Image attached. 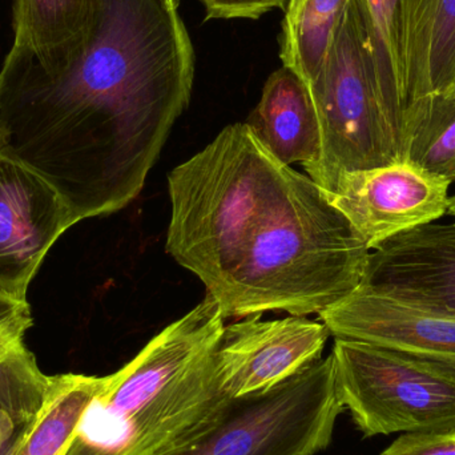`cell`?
Segmentation results:
<instances>
[{"mask_svg":"<svg viewBox=\"0 0 455 455\" xmlns=\"http://www.w3.org/2000/svg\"><path fill=\"white\" fill-rule=\"evenodd\" d=\"M453 196L455 197V194L453 195Z\"/></svg>","mask_w":455,"mask_h":455,"instance_id":"27","label":"cell"},{"mask_svg":"<svg viewBox=\"0 0 455 455\" xmlns=\"http://www.w3.org/2000/svg\"><path fill=\"white\" fill-rule=\"evenodd\" d=\"M165 3H168V4L176 5V7H179V4H180V0H164Z\"/></svg>","mask_w":455,"mask_h":455,"instance_id":"26","label":"cell"},{"mask_svg":"<svg viewBox=\"0 0 455 455\" xmlns=\"http://www.w3.org/2000/svg\"><path fill=\"white\" fill-rule=\"evenodd\" d=\"M106 377L58 374L34 419L21 427L3 455H60L71 440L96 395L106 387Z\"/></svg>","mask_w":455,"mask_h":455,"instance_id":"15","label":"cell"},{"mask_svg":"<svg viewBox=\"0 0 455 455\" xmlns=\"http://www.w3.org/2000/svg\"><path fill=\"white\" fill-rule=\"evenodd\" d=\"M15 422L0 408V455L7 451L8 446L12 443L16 430Z\"/></svg>","mask_w":455,"mask_h":455,"instance_id":"23","label":"cell"},{"mask_svg":"<svg viewBox=\"0 0 455 455\" xmlns=\"http://www.w3.org/2000/svg\"><path fill=\"white\" fill-rule=\"evenodd\" d=\"M342 411L331 355L267 392L228 401L203 435L165 455H315Z\"/></svg>","mask_w":455,"mask_h":455,"instance_id":"5","label":"cell"},{"mask_svg":"<svg viewBox=\"0 0 455 455\" xmlns=\"http://www.w3.org/2000/svg\"><path fill=\"white\" fill-rule=\"evenodd\" d=\"M321 128V155L304 168L331 192L347 172L405 162V114L382 95L357 0H347L315 79L307 85Z\"/></svg>","mask_w":455,"mask_h":455,"instance_id":"4","label":"cell"},{"mask_svg":"<svg viewBox=\"0 0 455 455\" xmlns=\"http://www.w3.org/2000/svg\"><path fill=\"white\" fill-rule=\"evenodd\" d=\"M259 317L226 326L216 347V376L228 400L267 392L323 358L331 336L323 323Z\"/></svg>","mask_w":455,"mask_h":455,"instance_id":"8","label":"cell"},{"mask_svg":"<svg viewBox=\"0 0 455 455\" xmlns=\"http://www.w3.org/2000/svg\"><path fill=\"white\" fill-rule=\"evenodd\" d=\"M406 108L455 85V0H401Z\"/></svg>","mask_w":455,"mask_h":455,"instance_id":"13","label":"cell"},{"mask_svg":"<svg viewBox=\"0 0 455 455\" xmlns=\"http://www.w3.org/2000/svg\"><path fill=\"white\" fill-rule=\"evenodd\" d=\"M371 68L382 95L406 112L401 61V0H357Z\"/></svg>","mask_w":455,"mask_h":455,"instance_id":"18","label":"cell"},{"mask_svg":"<svg viewBox=\"0 0 455 455\" xmlns=\"http://www.w3.org/2000/svg\"><path fill=\"white\" fill-rule=\"evenodd\" d=\"M50 376L40 371L35 355L24 344L0 360V408L16 427L28 424L42 408Z\"/></svg>","mask_w":455,"mask_h":455,"instance_id":"19","label":"cell"},{"mask_svg":"<svg viewBox=\"0 0 455 455\" xmlns=\"http://www.w3.org/2000/svg\"><path fill=\"white\" fill-rule=\"evenodd\" d=\"M195 51L164 0H91L82 44L45 72L13 52L0 71V154L63 199L75 224L143 191L191 99Z\"/></svg>","mask_w":455,"mask_h":455,"instance_id":"1","label":"cell"},{"mask_svg":"<svg viewBox=\"0 0 455 455\" xmlns=\"http://www.w3.org/2000/svg\"><path fill=\"white\" fill-rule=\"evenodd\" d=\"M381 455H455V432L408 433Z\"/></svg>","mask_w":455,"mask_h":455,"instance_id":"21","label":"cell"},{"mask_svg":"<svg viewBox=\"0 0 455 455\" xmlns=\"http://www.w3.org/2000/svg\"><path fill=\"white\" fill-rule=\"evenodd\" d=\"M72 226L58 192L26 165L0 154V296L27 301L45 254Z\"/></svg>","mask_w":455,"mask_h":455,"instance_id":"9","label":"cell"},{"mask_svg":"<svg viewBox=\"0 0 455 455\" xmlns=\"http://www.w3.org/2000/svg\"><path fill=\"white\" fill-rule=\"evenodd\" d=\"M347 0H304L299 12L283 21L280 40L283 66L305 84L317 76Z\"/></svg>","mask_w":455,"mask_h":455,"instance_id":"17","label":"cell"},{"mask_svg":"<svg viewBox=\"0 0 455 455\" xmlns=\"http://www.w3.org/2000/svg\"><path fill=\"white\" fill-rule=\"evenodd\" d=\"M165 251L200 278L224 318L320 313L363 280L371 249L307 175L245 123L168 175Z\"/></svg>","mask_w":455,"mask_h":455,"instance_id":"2","label":"cell"},{"mask_svg":"<svg viewBox=\"0 0 455 455\" xmlns=\"http://www.w3.org/2000/svg\"><path fill=\"white\" fill-rule=\"evenodd\" d=\"M337 395L365 437L455 432V374L387 347L336 339Z\"/></svg>","mask_w":455,"mask_h":455,"instance_id":"6","label":"cell"},{"mask_svg":"<svg viewBox=\"0 0 455 455\" xmlns=\"http://www.w3.org/2000/svg\"><path fill=\"white\" fill-rule=\"evenodd\" d=\"M259 143L283 164L307 168L321 155L317 109L304 80L283 66L270 75L245 123Z\"/></svg>","mask_w":455,"mask_h":455,"instance_id":"12","label":"cell"},{"mask_svg":"<svg viewBox=\"0 0 455 455\" xmlns=\"http://www.w3.org/2000/svg\"><path fill=\"white\" fill-rule=\"evenodd\" d=\"M91 0H13L11 50L45 72L63 67L84 39Z\"/></svg>","mask_w":455,"mask_h":455,"instance_id":"14","label":"cell"},{"mask_svg":"<svg viewBox=\"0 0 455 455\" xmlns=\"http://www.w3.org/2000/svg\"><path fill=\"white\" fill-rule=\"evenodd\" d=\"M451 183L409 162L342 173L326 192L368 248L435 223L448 213Z\"/></svg>","mask_w":455,"mask_h":455,"instance_id":"7","label":"cell"},{"mask_svg":"<svg viewBox=\"0 0 455 455\" xmlns=\"http://www.w3.org/2000/svg\"><path fill=\"white\" fill-rule=\"evenodd\" d=\"M449 215L454 216L455 218V197L451 196V203H449Z\"/></svg>","mask_w":455,"mask_h":455,"instance_id":"25","label":"cell"},{"mask_svg":"<svg viewBox=\"0 0 455 455\" xmlns=\"http://www.w3.org/2000/svg\"><path fill=\"white\" fill-rule=\"evenodd\" d=\"M360 288L455 317V223H430L369 254Z\"/></svg>","mask_w":455,"mask_h":455,"instance_id":"11","label":"cell"},{"mask_svg":"<svg viewBox=\"0 0 455 455\" xmlns=\"http://www.w3.org/2000/svg\"><path fill=\"white\" fill-rule=\"evenodd\" d=\"M31 325L28 302L13 301L0 296V360L24 344V334Z\"/></svg>","mask_w":455,"mask_h":455,"instance_id":"20","label":"cell"},{"mask_svg":"<svg viewBox=\"0 0 455 455\" xmlns=\"http://www.w3.org/2000/svg\"><path fill=\"white\" fill-rule=\"evenodd\" d=\"M205 19H259L275 8H286V0H200Z\"/></svg>","mask_w":455,"mask_h":455,"instance_id":"22","label":"cell"},{"mask_svg":"<svg viewBox=\"0 0 455 455\" xmlns=\"http://www.w3.org/2000/svg\"><path fill=\"white\" fill-rule=\"evenodd\" d=\"M405 139V162L455 183V85L406 108Z\"/></svg>","mask_w":455,"mask_h":455,"instance_id":"16","label":"cell"},{"mask_svg":"<svg viewBox=\"0 0 455 455\" xmlns=\"http://www.w3.org/2000/svg\"><path fill=\"white\" fill-rule=\"evenodd\" d=\"M302 3H304V0H289L283 21H288L291 20V19H293L294 15H296V13L299 12V8H301Z\"/></svg>","mask_w":455,"mask_h":455,"instance_id":"24","label":"cell"},{"mask_svg":"<svg viewBox=\"0 0 455 455\" xmlns=\"http://www.w3.org/2000/svg\"><path fill=\"white\" fill-rule=\"evenodd\" d=\"M223 313L207 294L107 376L60 455H165L196 440L228 398L216 376Z\"/></svg>","mask_w":455,"mask_h":455,"instance_id":"3","label":"cell"},{"mask_svg":"<svg viewBox=\"0 0 455 455\" xmlns=\"http://www.w3.org/2000/svg\"><path fill=\"white\" fill-rule=\"evenodd\" d=\"M336 339L395 350L455 374V317L360 288L318 313Z\"/></svg>","mask_w":455,"mask_h":455,"instance_id":"10","label":"cell"}]
</instances>
